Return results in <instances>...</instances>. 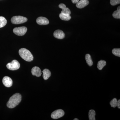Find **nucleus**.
<instances>
[{
    "label": "nucleus",
    "mask_w": 120,
    "mask_h": 120,
    "mask_svg": "<svg viewBox=\"0 0 120 120\" xmlns=\"http://www.w3.org/2000/svg\"><path fill=\"white\" fill-rule=\"evenodd\" d=\"M22 95L19 93L13 94L10 98L7 103V106L9 108L12 109L17 106L22 100Z\"/></svg>",
    "instance_id": "obj_1"
},
{
    "label": "nucleus",
    "mask_w": 120,
    "mask_h": 120,
    "mask_svg": "<svg viewBox=\"0 0 120 120\" xmlns=\"http://www.w3.org/2000/svg\"><path fill=\"white\" fill-rule=\"evenodd\" d=\"M19 53L20 57L26 61L30 62L34 60V56L32 53L29 50L25 48L20 49Z\"/></svg>",
    "instance_id": "obj_2"
},
{
    "label": "nucleus",
    "mask_w": 120,
    "mask_h": 120,
    "mask_svg": "<svg viewBox=\"0 0 120 120\" xmlns=\"http://www.w3.org/2000/svg\"><path fill=\"white\" fill-rule=\"evenodd\" d=\"M11 21L13 24H20L26 22L27 21V19L26 17L21 16H16L12 17Z\"/></svg>",
    "instance_id": "obj_3"
},
{
    "label": "nucleus",
    "mask_w": 120,
    "mask_h": 120,
    "mask_svg": "<svg viewBox=\"0 0 120 120\" xmlns=\"http://www.w3.org/2000/svg\"><path fill=\"white\" fill-rule=\"evenodd\" d=\"M7 68L11 71H15L19 69L20 67V64L18 61L14 60L10 63H9L7 65Z\"/></svg>",
    "instance_id": "obj_4"
},
{
    "label": "nucleus",
    "mask_w": 120,
    "mask_h": 120,
    "mask_svg": "<svg viewBox=\"0 0 120 120\" xmlns=\"http://www.w3.org/2000/svg\"><path fill=\"white\" fill-rule=\"evenodd\" d=\"M27 30V28L26 27H19L14 28L13 32L14 34L18 36H23L26 34Z\"/></svg>",
    "instance_id": "obj_5"
},
{
    "label": "nucleus",
    "mask_w": 120,
    "mask_h": 120,
    "mask_svg": "<svg viewBox=\"0 0 120 120\" xmlns=\"http://www.w3.org/2000/svg\"><path fill=\"white\" fill-rule=\"evenodd\" d=\"M64 112L62 109L57 110L54 111L51 114V117L53 119H57L62 117L64 115Z\"/></svg>",
    "instance_id": "obj_6"
},
{
    "label": "nucleus",
    "mask_w": 120,
    "mask_h": 120,
    "mask_svg": "<svg viewBox=\"0 0 120 120\" xmlns=\"http://www.w3.org/2000/svg\"><path fill=\"white\" fill-rule=\"evenodd\" d=\"M2 83L5 87H9L12 86L13 82L12 80L10 77L5 76L3 78Z\"/></svg>",
    "instance_id": "obj_7"
},
{
    "label": "nucleus",
    "mask_w": 120,
    "mask_h": 120,
    "mask_svg": "<svg viewBox=\"0 0 120 120\" xmlns=\"http://www.w3.org/2000/svg\"><path fill=\"white\" fill-rule=\"evenodd\" d=\"M37 23L40 25H47L49 23V21L46 17H39L37 18L36 20Z\"/></svg>",
    "instance_id": "obj_8"
},
{
    "label": "nucleus",
    "mask_w": 120,
    "mask_h": 120,
    "mask_svg": "<svg viewBox=\"0 0 120 120\" xmlns=\"http://www.w3.org/2000/svg\"><path fill=\"white\" fill-rule=\"evenodd\" d=\"M54 37L59 39H62L64 38L65 35L64 33L60 30H56L53 33Z\"/></svg>",
    "instance_id": "obj_9"
},
{
    "label": "nucleus",
    "mask_w": 120,
    "mask_h": 120,
    "mask_svg": "<svg viewBox=\"0 0 120 120\" xmlns=\"http://www.w3.org/2000/svg\"><path fill=\"white\" fill-rule=\"evenodd\" d=\"M59 7L62 9V11L61 12V14L68 15H71V11L70 9L66 7L65 5L63 4H60L59 5Z\"/></svg>",
    "instance_id": "obj_10"
},
{
    "label": "nucleus",
    "mask_w": 120,
    "mask_h": 120,
    "mask_svg": "<svg viewBox=\"0 0 120 120\" xmlns=\"http://www.w3.org/2000/svg\"><path fill=\"white\" fill-rule=\"evenodd\" d=\"M89 4L88 0H80L76 4V7L78 8H82L87 6Z\"/></svg>",
    "instance_id": "obj_11"
},
{
    "label": "nucleus",
    "mask_w": 120,
    "mask_h": 120,
    "mask_svg": "<svg viewBox=\"0 0 120 120\" xmlns=\"http://www.w3.org/2000/svg\"><path fill=\"white\" fill-rule=\"evenodd\" d=\"M31 73L33 75L37 77H40L41 75V71L38 67H35L32 68L31 71Z\"/></svg>",
    "instance_id": "obj_12"
},
{
    "label": "nucleus",
    "mask_w": 120,
    "mask_h": 120,
    "mask_svg": "<svg viewBox=\"0 0 120 120\" xmlns=\"http://www.w3.org/2000/svg\"><path fill=\"white\" fill-rule=\"evenodd\" d=\"M42 72H43V79L45 80L48 79L51 76V72L47 69H45Z\"/></svg>",
    "instance_id": "obj_13"
},
{
    "label": "nucleus",
    "mask_w": 120,
    "mask_h": 120,
    "mask_svg": "<svg viewBox=\"0 0 120 120\" xmlns=\"http://www.w3.org/2000/svg\"><path fill=\"white\" fill-rule=\"evenodd\" d=\"M85 59H86L87 64L90 67H91L93 65V63L92 61L91 57L90 54H86L85 56Z\"/></svg>",
    "instance_id": "obj_14"
},
{
    "label": "nucleus",
    "mask_w": 120,
    "mask_h": 120,
    "mask_svg": "<svg viewBox=\"0 0 120 120\" xmlns=\"http://www.w3.org/2000/svg\"><path fill=\"white\" fill-rule=\"evenodd\" d=\"M106 65V62L103 60H101L98 62L97 67L98 69L101 70Z\"/></svg>",
    "instance_id": "obj_15"
},
{
    "label": "nucleus",
    "mask_w": 120,
    "mask_h": 120,
    "mask_svg": "<svg viewBox=\"0 0 120 120\" xmlns=\"http://www.w3.org/2000/svg\"><path fill=\"white\" fill-rule=\"evenodd\" d=\"M59 16L61 19L65 21H68L71 19L70 15H64V14H61V13L60 14Z\"/></svg>",
    "instance_id": "obj_16"
},
{
    "label": "nucleus",
    "mask_w": 120,
    "mask_h": 120,
    "mask_svg": "<svg viewBox=\"0 0 120 120\" xmlns=\"http://www.w3.org/2000/svg\"><path fill=\"white\" fill-rule=\"evenodd\" d=\"M95 112L94 110H90L89 111L88 116L90 120H95Z\"/></svg>",
    "instance_id": "obj_17"
},
{
    "label": "nucleus",
    "mask_w": 120,
    "mask_h": 120,
    "mask_svg": "<svg viewBox=\"0 0 120 120\" xmlns=\"http://www.w3.org/2000/svg\"><path fill=\"white\" fill-rule=\"evenodd\" d=\"M112 16L114 18L116 19H120V7L119 6L117 8V11L114 12L112 14Z\"/></svg>",
    "instance_id": "obj_18"
},
{
    "label": "nucleus",
    "mask_w": 120,
    "mask_h": 120,
    "mask_svg": "<svg viewBox=\"0 0 120 120\" xmlns=\"http://www.w3.org/2000/svg\"><path fill=\"white\" fill-rule=\"evenodd\" d=\"M7 23V19L3 16H0V28L4 27Z\"/></svg>",
    "instance_id": "obj_19"
},
{
    "label": "nucleus",
    "mask_w": 120,
    "mask_h": 120,
    "mask_svg": "<svg viewBox=\"0 0 120 120\" xmlns=\"http://www.w3.org/2000/svg\"><path fill=\"white\" fill-rule=\"evenodd\" d=\"M112 53L114 55L120 57V49H114L112 50Z\"/></svg>",
    "instance_id": "obj_20"
},
{
    "label": "nucleus",
    "mask_w": 120,
    "mask_h": 120,
    "mask_svg": "<svg viewBox=\"0 0 120 120\" xmlns=\"http://www.w3.org/2000/svg\"><path fill=\"white\" fill-rule=\"evenodd\" d=\"M117 100L116 98H114L110 101V104L112 107L115 108L117 106Z\"/></svg>",
    "instance_id": "obj_21"
},
{
    "label": "nucleus",
    "mask_w": 120,
    "mask_h": 120,
    "mask_svg": "<svg viewBox=\"0 0 120 120\" xmlns=\"http://www.w3.org/2000/svg\"><path fill=\"white\" fill-rule=\"evenodd\" d=\"M120 3V0H110V4L113 6L119 4Z\"/></svg>",
    "instance_id": "obj_22"
},
{
    "label": "nucleus",
    "mask_w": 120,
    "mask_h": 120,
    "mask_svg": "<svg viewBox=\"0 0 120 120\" xmlns=\"http://www.w3.org/2000/svg\"><path fill=\"white\" fill-rule=\"evenodd\" d=\"M117 106H118V109H120V100L119 99L117 101Z\"/></svg>",
    "instance_id": "obj_23"
},
{
    "label": "nucleus",
    "mask_w": 120,
    "mask_h": 120,
    "mask_svg": "<svg viewBox=\"0 0 120 120\" xmlns=\"http://www.w3.org/2000/svg\"><path fill=\"white\" fill-rule=\"evenodd\" d=\"M72 2L74 4H76L77 2H79V0H71Z\"/></svg>",
    "instance_id": "obj_24"
},
{
    "label": "nucleus",
    "mask_w": 120,
    "mask_h": 120,
    "mask_svg": "<svg viewBox=\"0 0 120 120\" xmlns=\"http://www.w3.org/2000/svg\"><path fill=\"white\" fill-rule=\"evenodd\" d=\"M79 119H77V118H75L74 119V120H79Z\"/></svg>",
    "instance_id": "obj_25"
},
{
    "label": "nucleus",
    "mask_w": 120,
    "mask_h": 120,
    "mask_svg": "<svg viewBox=\"0 0 120 120\" xmlns=\"http://www.w3.org/2000/svg\"></svg>",
    "instance_id": "obj_26"
}]
</instances>
